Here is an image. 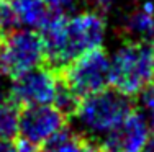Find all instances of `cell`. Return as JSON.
Masks as SVG:
<instances>
[{
	"instance_id": "ba28073f",
	"label": "cell",
	"mask_w": 154,
	"mask_h": 152,
	"mask_svg": "<svg viewBox=\"0 0 154 152\" xmlns=\"http://www.w3.org/2000/svg\"><path fill=\"white\" fill-rule=\"evenodd\" d=\"M151 133L141 111H131L113 131L102 137L98 149L100 152H143Z\"/></svg>"
},
{
	"instance_id": "8fae6325",
	"label": "cell",
	"mask_w": 154,
	"mask_h": 152,
	"mask_svg": "<svg viewBox=\"0 0 154 152\" xmlns=\"http://www.w3.org/2000/svg\"><path fill=\"white\" fill-rule=\"evenodd\" d=\"M20 105L10 93L0 92V139H12L18 134Z\"/></svg>"
},
{
	"instance_id": "9c48e42d",
	"label": "cell",
	"mask_w": 154,
	"mask_h": 152,
	"mask_svg": "<svg viewBox=\"0 0 154 152\" xmlns=\"http://www.w3.org/2000/svg\"><path fill=\"white\" fill-rule=\"evenodd\" d=\"M123 34L134 41H154V0H143L120 21Z\"/></svg>"
},
{
	"instance_id": "e0dca14e",
	"label": "cell",
	"mask_w": 154,
	"mask_h": 152,
	"mask_svg": "<svg viewBox=\"0 0 154 152\" xmlns=\"http://www.w3.org/2000/svg\"><path fill=\"white\" fill-rule=\"evenodd\" d=\"M143 152H154V133H151V136H149V139H148V144H146V147Z\"/></svg>"
},
{
	"instance_id": "52a82bcc",
	"label": "cell",
	"mask_w": 154,
	"mask_h": 152,
	"mask_svg": "<svg viewBox=\"0 0 154 152\" xmlns=\"http://www.w3.org/2000/svg\"><path fill=\"white\" fill-rule=\"evenodd\" d=\"M59 80L53 70L41 66L26 70L23 74L13 75L10 84V95L18 105H53L57 93Z\"/></svg>"
},
{
	"instance_id": "7a4b0ae2",
	"label": "cell",
	"mask_w": 154,
	"mask_h": 152,
	"mask_svg": "<svg viewBox=\"0 0 154 152\" xmlns=\"http://www.w3.org/2000/svg\"><path fill=\"white\" fill-rule=\"evenodd\" d=\"M133 111L131 100L118 90L108 87L82 97L74 110V119L82 134L102 139Z\"/></svg>"
},
{
	"instance_id": "9a60e30c",
	"label": "cell",
	"mask_w": 154,
	"mask_h": 152,
	"mask_svg": "<svg viewBox=\"0 0 154 152\" xmlns=\"http://www.w3.org/2000/svg\"><path fill=\"white\" fill-rule=\"evenodd\" d=\"M45 5L48 7L51 13H61V15H66L69 10H72L75 7L77 0H43Z\"/></svg>"
},
{
	"instance_id": "3957f363",
	"label": "cell",
	"mask_w": 154,
	"mask_h": 152,
	"mask_svg": "<svg viewBox=\"0 0 154 152\" xmlns=\"http://www.w3.org/2000/svg\"><path fill=\"white\" fill-rule=\"evenodd\" d=\"M154 82V43L130 39L110 57V85L123 95H139Z\"/></svg>"
},
{
	"instance_id": "4fadbf2b",
	"label": "cell",
	"mask_w": 154,
	"mask_h": 152,
	"mask_svg": "<svg viewBox=\"0 0 154 152\" xmlns=\"http://www.w3.org/2000/svg\"><path fill=\"white\" fill-rule=\"evenodd\" d=\"M80 97H77L64 82L59 80V87H57V93H56V98H54V106H57L62 113H74L77 103H79Z\"/></svg>"
},
{
	"instance_id": "5b68a950",
	"label": "cell",
	"mask_w": 154,
	"mask_h": 152,
	"mask_svg": "<svg viewBox=\"0 0 154 152\" xmlns=\"http://www.w3.org/2000/svg\"><path fill=\"white\" fill-rule=\"evenodd\" d=\"M66 131V113L54 105H33L20 111V139L43 147Z\"/></svg>"
},
{
	"instance_id": "5bb4252c",
	"label": "cell",
	"mask_w": 154,
	"mask_h": 152,
	"mask_svg": "<svg viewBox=\"0 0 154 152\" xmlns=\"http://www.w3.org/2000/svg\"><path fill=\"white\" fill-rule=\"evenodd\" d=\"M141 113L154 129V82H151L141 93Z\"/></svg>"
},
{
	"instance_id": "7c38bea8",
	"label": "cell",
	"mask_w": 154,
	"mask_h": 152,
	"mask_svg": "<svg viewBox=\"0 0 154 152\" xmlns=\"http://www.w3.org/2000/svg\"><path fill=\"white\" fill-rule=\"evenodd\" d=\"M39 152H100V149L66 129L57 137L45 144Z\"/></svg>"
},
{
	"instance_id": "8992f818",
	"label": "cell",
	"mask_w": 154,
	"mask_h": 152,
	"mask_svg": "<svg viewBox=\"0 0 154 152\" xmlns=\"http://www.w3.org/2000/svg\"><path fill=\"white\" fill-rule=\"evenodd\" d=\"M2 51L7 74H10L12 77L39 67L45 61L41 34H38L35 30L18 28L8 33L2 46Z\"/></svg>"
},
{
	"instance_id": "30bf717a",
	"label": "cell",
	"mask_w": 154,
	"mask_h": 152,
	"mask_svg": "<svg viewBox=\"0 0 154 152\" xmlns=\"http://www.w3.org/2000/svg\"><path fill=\"white\" fill-rule=\"evenodd\" d=\"M8 2L15 13L18 28L41 30L51 15L43 0H8Z\"/></svg>"
},
{
	"instance_id": "6da1fadb",
	"label": "cell",
	"mask_w": 154,
	"mask_h": 152,
	"mask_svg": "<svg viewBox=\"0 0 154 152\" xmlns=\"http://www.w3.org/2000/svg\"><path fill=\"white\" fill-rule=\"evenodd\" d=\"M107 23L97 12H79L72 16L51 13L41 28L45 61L51 67H66L79 56L102 48Z\"/></svg>"
},
{
	"instance_id": "2e32d148",
	"label": "cell",
	"mask_w": 154,
	"mask_h": 152,
	"mask_svg": "<svg viewBox=\"0 0 154 152\" xmlns=\"http://www.w3.org/2000/svg\"><path fill=\"white\" fill-rule=\"evenodd\" d=\"M0 152H18L17 144H13L12 139H0Z\"/></svg>"
},
{
	"instance_id": "277c9868",
	"label": "cell",
	"mask_w": 154,
	"mask_h": 152,
	"mask_svg": "<svg viewBox=\"0 0 154 152\" xmlns=\"http://www.w3.org/2000/svg\"><path fill=\"white\" fill-rule=\"evenodd\" d=\"M64 82L77 97H87L110 85V56L102 48L79 56L64 67Z\"/></svg>"
},
{
	"instance_id": "ac0fdd59",
	"label": "cell",
	"mask_w": 154,
	"mask_h": 152,
	"mask_svg": "<svg viewBox=\"0 0 154 152\" xmlns=\"http://www.w3.org/2000/svg\"><path fill=\"white\" fill-rule=\"evenodd\" d=\"M115 2H116V0H97V3L102 7V8H105V10L110 8V7H113V3H115Z\"/></svg>"
}]
</instances>
